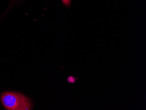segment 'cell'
<instances>
[{"label": "cell", "instance_id": "obj_1", "mask_svg": "<svg viewBox=\"0 0 146 110\" xmlns=\"http://www.w3.org/2000/svg\"><path fill=\"white\" fill-rule=\"evenodd\" d=\"M2 105L6 110H31L32 103L27 97L18 93L7 92L1 94Z\"/></svg>", "mask_w": 146, "mask_h": 110}, {"label": "cell", "instance_id": "obj_2", "mask_svg": "<svg viewBox=\"0 0 146 110\" xmlns=\"http://www.w3.org/2000/svg\"><path fill=\"white\" fill-rule=\"evenodd\" d=\"M62 3L66 6H68L70 5L71 0H61Z\"/></svg>", "mask_w": 146, "mask_h": 110}, {"label": "cell", "instance_id": "obj_3", "mask_svg": "<svg viewBox=\"0 0 146 110\" xmlns=\"http://www.w3.org/2000/svg\"><path fill=\"white\" fill-rule=\"evenodd\" d=\"M68 81L69 83H73L75 82L74 78L73 77H69L68 79Z\"/></svg>", "mask_w": 146, "mask_h": 110}]
</instances>
